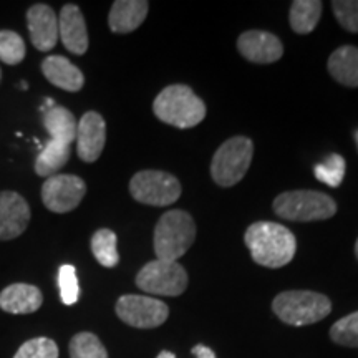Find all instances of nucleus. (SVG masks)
Instances as JSON below:
<instances>
[{"label": "nucleus", "instance_id": "1", "mask_svg": "<svg viewBox=\"0 0 358 358\" xmlns=\"http://www.w3.org/2000/svg\"><path fill=\"white\" fill-rule=\"evenodd\" d=\"M244 241L254 262L271 268L287 266L297 250L295 236L277 222H254L245 231Z\"/></svg>", "mask_w": 358, "mask_h": 358}, {"label": "nucleus", "instance_id": "2", "mask_svg": "<svg viewBox=\"0 0 358 358\" xmlns=\"http://www.w3.org/2000/svg\"><path fill=\"white\" fill-rule=\"evenodd\" d=\"M153 111L163 123L176 128H192L206 118V105L186 85H171L156 96Z\"/></svg>", "mask_w": 358, "mask_h": 358}, {"label": "nucleus", "instance_id": "3", "mask_svg": "<svg viewBox=\"0 0 358 358\" xmlns=\"http://www.w3.org/2000/svg\"><path fill=\"white\" fill-rule=\"evenodd\" d=\"M196 239V224L186 211L173 209L164 213L155 229V254L159 261L178 262Z\"/></svg>", "mask_w": 358, "mask_h": 358}, {"label": "nucleus", "instance_id": "4", "mask_svg": "<svg viewBox=\"0 0 358 358\" xmlns=\"http://www.w3.org/2000/svg\"><path fill=\"white\" fill-rule=\"evenodd\" d=\"M272 308L282 322L302 327L325 319L332 312V302L327 295L312 290H287L277 295Z\"/></svg>", "mask_w": 358, "mask_h": 358}, {"label": "nucleus", "instance_id": "5", "mask_svg": "<svg viewBox=\"0 0 358 358\" xmlns=\"http://www.w3.org/2000/svg\"><path fill=\"white\" fill-rule=\"evenodd\" d=\"M274 213L289 221H324L335 216L337 204L319 191H289L274 199Z\"/></svg>", "mask_w": 358, "mask_h": 358}, {"label": "nucleus", "instance_id": "6", "mask_svg": "<svg viewBox=\"0 0 358 358\" xmlns=\"http://www.w3.org/2000/svg\"><path fill=\"white\" fill-rule=\"evenodd\" d=\"M254 155L249 138L234 136L219 146L211 163L213 179L222 187L237 185L245 176Z\"/></svg>", "mask_w": 358, "mask_h": 358}, {"label": "nucleus", "instance_id": "7", "mask_svg": "<svg viewBox=\"0 0 358 358\" xmlns=\"http://www.w3.org/2000/svg\"><path fill=\"white\" fill-rule=\"evenodd\" d=\"M129 192L138 203L148 206H169L181 196V185L173 174L166 171L136 173L129 181Z\"/></svg>", "mask_w": 358, "mask_h": 358}, {"label": "nucleus", "instance_id": "8", "mask_svg": "<svg viewBox=\"0 0 358 358\" xmlns=\"http://www.w3.org/2000/svg\"><path fill=\"white\" fill-rule=\"evenodd\" d=\"M136 285L146 294L176 297L185 292L187 287V274L179 262L156 259V261L148 262L138 272Z\"/></svg>", "mask_w": 358, "mask_h": 358}, {"label": "nucleus", "instance_id": "9", "mask_svg": "<svg viewBox=\"0 0 358 358\" xmlns=\"http://www.w3.org/2000/svg\"><path fill=\"white\" fill-rule=\"evenodd\" d=\"M116 315L136 329H155L166 322L169 308L163 301L146 295H123L116 302Z\"/></svg>", "mask_w": 358, "mask_h": 358}, {"label": "nucleus", "instance_id": "10", "mask_svg": "<svg viewBox=\"0 0 358 358\" xmlns=\"http://www.w3.org/2000/svg\"><path fill=\"white\" fill-rule=\"evenodd\" d=\"M87 185L75 174H55L42 186V201L48 211L65 214L77 209L85 198Z\"/></svg>", "mask_w": 358, "mask_h": 358}, {"label": "nucleus", "instance_id": "11", "mask_svg": "<svg viewBox=\"0 0 358 358\" xmlns=\"http://www.w3.org/2000/svg\"><path fill=\"white\" fill-rule=\"evenodd\" d=\"M30 222V206L24 196L13 191L0 192V241L22 236Z\"/></svg>", "mask_w": 358, "mask_h": 358}, {"label": "nucleus", "instance_id": "12", "mask_svg": "<svg viewBox=\"0 0 358 358\" xmlns=\"http://www.w3.org/2000/svg\"><path fill=\"white\" fill-rule=\"evenodd\" d=\"M77 150L80 159L95 163L103 153L106 141V123L96 111L85 113L77 124Z\"/></svg>", "mask_w": 358, "mask_h": 358}, {"label": "nucleus", "instance_id": "13", "mask_svg": "<svg viewBox=\"0 0 358 358\" xmlns=\"http://www.w3.org/2000/svg\"><path fill=\"white\" fill-rule=\"evenodd\" d=\"M237 50L252 64H274L284 55L282 42L274 34L249 30L237 40Z\"/></svg>", "mask_w": 358, "mask_h": 358}, {"label": "nucleus", "instance_id": "14", "mask_svg": "<svg viewBox=\"0 0 358 358\" xmlns=\"http://www.w3.org/2000/svg\"><path fill=\"white\" fill-rule=\"evenodd\" d=\"M27 25L32 45L40 52H50L58 42V19L47 3H35L27 10Z\"/></svg>", "mask_w": 358, "mask_h": 358}, {"label": "nucleus", "instance_id": "15", "mask_svg": "<svg viewBox=\"0 0 358 358\" xmlns=\"http://www.w3.org/2000/svg\"><path fill=\"white\" fill-rule=\"evenodd\" d=\"M58 37L73 55H83L88 50V30L83 13L75 3H66L58 17Z\"/></svg>", "mask_w": 358, "mask_h": 358}, {"label": "nucleus", "instance_id": "16", "mask_svg": "<svg viewBox=\"0 0 358 358\" xmlns=\"http://www.w3.org/2000/svg\"><path fill=\"white\" fill-rule=\"evenodd\" d=\"M43 303L38 287L30 284H12L0 292V308L13 315L37 312Z\"/></svg>", "mask_w": 358, "mask_h": 358}, {"label": "nucleus", "instance_id": "17", "mask_svg": "<svg viewBox=\"0 0 358 358\" xmlns=\"http://www.w3.org/2000/svg\"><path fill=\"white\" fill-rule=\"evenodd\" d=\"M42 71L48 82L58 88L66 90V92H80L85 85L82 70L62 55H50L45 58L42 62Z\"/></svg>", "mask_w": 358, "mask_h": 358}, {"label": "nucleus", "instance_id": "18", "mask_svg": "<svg viewBox=\"0 0 358 358\" xmlns=\"http://www.w3.org/2000/svg\"><path fill=\"white\" fill-rule=\"evenodd\" d=\"M150 3L145 0H116L108 15V25L115 34H129L145 22Z\"/></svg>", "mask_w": 358, "mask_h": 358}, {"label": "nucleus", "instance_id": "19", "mask_svg": "<svg viewBox=\"0 0 358 358\" xmlns=\"http://www.w3.org/2000/svg\"><path fill=\"white\" fill-rule=\"evenodd\" d=\"M329 71L334 80L345 87H358V48L353 45H343L329 58Z\"/></svg>", "mask_w": 358, "mask_h": 358}, {"label": "nucleus", "instance_id": "20", "mask_svg": "<svg viewBox=\"0 0 358 358\" xmlns=\"http://www.w3.org/2000/svg\"><path fill=\"white\" fill-rule=\"evenodd\" d=\"M42 123L47 133L50 134V140H57L71 146V143L77 140V120L73 113L66 110L65 106L55 105L53 108L43 111Z\"/></svg>", "mask_w": 358, "mask_h": 358}, {"label": "nucleus", "instance_id": "21", "mask_svg": "<svg viewBox=\"0 0 358 358\" xmlns=\"http://www.w3.org/2000/svg\"><path fill=\"white\" fill-rule=\"evenodd\" d=\"M70 145L66 143L48 140L40 150L35 159V173L40 178H50L60 171L70 159Z\"/></svg>", "mask_w": 358, "mask_h": 358}, {"label": "nucleus", "instance_id": "22", "mask_svg": "<svg viewBox=\"0 0 358 358\" xmlns=\"http://www.w3.org/2000/svg\"><path fill=\"white\" fill-rule=\"evenodd\" d=\"M322 2L319 0H295L290 7V27L297 34H310L319 24Z\"/></svg>", "mask_w": 358, "mask_h": 358}, {"label": "nucleus", "instance_id": "23", "mask_svg": "<svg viewBox=\"0 0 358 358\" xmlns=\"http://www.w3.org/2000/svg\"><path fill=\"white\" fill-rule=\"evenodd\" d=\"M118 239L111 229H98L92 237V252L103 267H115L120 262V254L116 249Z\"/></svg>", "mask_w": 358, "mask_h": 358}, {"label": "nucleus", "instance_id": "24", "mask_svg": "<svg viewBox=\"0 0 358 358\" xmlns=\"http://www.w3.org/2000/svg\"><path fill=\"white\" fill-rule=\"evenodd\" d=\"M70 358H108V353L96 335L82 332L71 338Z\"/></svg>", "mask_w": 358, "mask_h": 358}, {"label": "nucleus", "instance_id": "25", "mask_svg": "<svg viewBox=\"0 0 358 358\" xmlns=\"http://www.w3.org/2000/svg\"><path fill=\"white\" fill-rule=\"evenodd\" d=\"M24 38L12 30H0V60L7 65H19L25 58Z\"/></svg>", "mask_w": 358, "mask_h": 358}, {"label": "nucleus", "instance_id": "26", "mask_svg": "<svg viewBox=\"0 0 358 358\" xmlns=\"http://www.w3.org/2000/svg\"><path fill=\"white\" fill-rule=\"evenodd\" d=\"M345 159L340 155H330L324 163L317 164L313 173L319 181L325 182L330 187H338L345 176Z\"/></svg>", "mask_w": 358, "mask_h": 358}, {"label": "nucleus", "instance_id": "27", "mask_svg": "<svg viewBox=\"0 0 358 358\" xmlns=\"http://www.w3.org/2000/svg\"><path fill=\"white\" fill-rule=\"evenodd\" d=\"M330 337L338 345L358 348V312L335 322L330 329Z\"/></svg>", "mask_w": 358, "mask_h": 358}, {"label": "nucleus", "instance_id": "28", "mask_svg": "<svg viewBox=\"0 0 358 358\" xmlns=\"http://www.w3.org/2000/svg\"><path fill=\"white\" fill-rule=\"evenodd\" d=\"M13 358H58V347L52 338L37 337L27 340Z\"/></svg>", "mask_w": 358, "mask_h": 358}, {"label": "nucleus", "instance_id": "29", "mask_svg": "<svg viewBox=\"0 0 358 358\" xmlns=\"http://www.w3.org/2000/svg\"><path fill=\"white\" fill-rule=\"evenodd\" d=\"M58 287H60V297L65 306H73L78 301L80 285L77 279V271L70 264H64L58 268Z\"/></svg>", "mask_w": 358, "mask_h": 358}, {"label": "nucleus", "instance_id": "30", "mask_svg": "<svg viewBox=\"0 0 358 358\" xmlns=\"http://www.w3.org/2000/svg\"><path fill=\"white\" fill-rule=\"evenodd\" d=\"M332 10L343 29L358 34V0H335Z\"/></svg>", "mask_w": 358, "mask_h": 358}, {"label": "nucleus", "instance_id": "31", "mask_svg": "<svg viewBox=\"0 0 358 358\" xmlns=\"http://www.w3.org/2000/svg\"><path fill=\"white\" fill-rule=\"evenodd\" d=\"M192 353H194L196 358H216L211 348L206 345H196L192 348Z\"/></svg>", "mask_w": 358, "mask_h": 358}, {"label": "nucleus", "instance_id": "32", "mask_svg": "<svg viewBox=\"0 0 358 358\" xmlns=\"http://www.w3.org/2000/svg\"><path fill=\"white\" fill-rule=\"evenodd\" d=\"M156 358H176V357H174L171 352H161V353H159V355H158V357H156Z\"/></svg>", "mask_w": 358, "mask_h": 358}, {"label": "nucleus", "instance_id": "33", "mask_svg": "<svg viewBox=\"0 0 358 358\" xmlns=\"http://www.w3.org/2000/svg\"><path fill=\"white\" fill-rule=\"evenodd\" d=\"M20 88L22 90H27V88H29V85H27L25 82H20Z\"/></svg>", "mask_w": 358, "mask_h": 358}, {"label": "nucleus", "instance_id": "34", "mask_svg": "<svg viewBox=\"0 0 358 358\" xmlns=\"http://www.w3.org/2000/svg\"><path fill=\"white\" fill-rule=\"evenodd\" d=\"M355 254H357V259H358V241H357V244H355Z\"/></svg>", "mask_w": 358, "mask_h": 358}, {"label": "nucleus", "instance_id": "35", "mask_svg": "<svg viewBox=\"0 0 358 358\" xmlns=\"http://www.w3.org/2000/svg\"><path fill=\"white\" fill-rule=\"evenodd\" d=\"M355 140H357V145H358V131L355 133Z\"/></svg>", "mask_w": 358, "mask_h": 358}, {"label": "nucleus", "instance_id": "36", "mask_svg": "<svg viewBox=\"0 0 358 358\" xmlns=\"http://www.w3.org/2000/svg\"><path fill=\"white\" fill-rule=\"evenodd\" d=\"M0 80H2V71H0Z\"/></svg>", "mask_w": 358, "mask_h": 358}]
</instances>
